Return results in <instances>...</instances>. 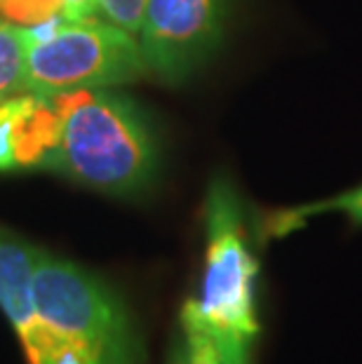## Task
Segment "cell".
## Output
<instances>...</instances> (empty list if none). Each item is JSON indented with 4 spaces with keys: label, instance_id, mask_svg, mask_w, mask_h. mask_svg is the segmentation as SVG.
I'll use <instances>...</instances> for the list:
<instances>
[{
    "label": "cell",
    "instance_id": "7a4b0ae2",
    "mask_svg": "<svg viewBox=\"0 0 362 364\" xmlns=\"http://www.w3.org/2000/svg\"><path fill=\"white\" fill-rule=\"evenodd\" d=\"M59 139L48 169L113 198H139L160 172V146L149 115L113 90L57 97Z\"/></svg>",
    "mask_w": 362,
    "mask_h": 364
},
{
    "label": "cell",
    "instance_id": "277c9868",
    "mask_svg": "<svg viewBox=\"0 0 362 364\" xmlns=\"http://www.w3.org/2000/svg\"><path fill=\"white\" fill-rule=\"evenodd\" d=\"M144 75L149 71L139 38L102 17H59L26 28V92L55 99L82 90H113Z\"/></svg>",
    "mask_w": 362,
    "mask_h": 364
},
{
    "label": "cell",
    "instance_id": "9c48e42d",
    "mask_svg": "<svg viewBox=\"0 0 362 364\" xmlns=\"http://www.w3.org/2000/svg\"><path fill=\"white\" fill-rule=\"evenodd\" d=\"M26 28L0 19V102L24 90Z\"/></svg>",
    "mask_w": 362,
    "mask_h": 364
},
{
    "label": "cell",
    "instance_id": "30bf717a",
    "mask_svg": "<svg viewBox=\"0 0 362 364\" xmlns=\"http://www.w3.org/2000/svg\"><path fill=\"white\" fill-rule=\"evenodd\" d=\"M95 3H97V14L104 21L127 31L129 36L139 38L149 0H95Z\"/></svg>",
    "mask_w": 362,
    "mask_h": 364
},
{
    "label": "cell",
    "instance_id": "52a82bcc",
    "mask_svg": "<svg viewBox=\"0 0 362 364\" xmlns=\"http://www.w3.org/2000/svg\"><path fill=\"white\" fill-rule=\"evenodd\" d=\"M254 348L228 343L179 317L165 364H252Z\"/></svg>",
    "mask_w": 362,
    "mask_h": 364
},
{
    "label": "cell",
    "instance_id": "ba28073f",
    "mask_svg": "<svg viewBox=\"0 0 362 364\" xmlns=\"http://www.w3.org/2000/svg\"><path fill=\"white\" fill-rule=\"evenodd\" d=\"M99 17L95 0H0V19L17 26H38L52 19Z\"/></svg>",
    "mask_w": 362,
    "mask_h": 364
},
{
    "label": "cell",
    "instance_id": "6da1fadb",
    "mask_svg": "<svg viewBox=\"0 0 362 364\" xmlns=\"http://www.w3.org/2000/svg\"><path fill=\"white\" fill-rule=\"evenodd\" d=\"M36 313L17 336L28 364H144L142 336L113 287L33 245Z\"/></svg>",
    "mask_w": 362,
    "mask_h": 364
},
{
    "label": "cell",
    "instance_id": "5b68a950",
    "mask_svg": "<svg viewBox=\"0 0 362 364\" xmlns=\"http://www.w3.org/2000/svg\"><path fill=\"white\" fill-rule=\"evenodd\" d=\"M230 0H149L139 31L146 71L167 85L191 78L223 41Z\"/></svg>",
    "mask_w": 362,
    "mask_h": 364
},
{
    "label": "cell",
    "instance_id": "3957f363",
    "mask_svg": "<svg viewBox=\"0 0 362 364\" xmlns=\"http://www.w3.org/2000/svg\"><path fill=\"white\" fill-rule=\"evenodd\" d=\"M205 252L198 289L179 317L228 343L254 348L259 320V259L247 209L228 176H214L205 198Z\"/></svg>",
    "mask_w": 362,
    "mask_h": 364
},
{
    "label": "cell",
    "instance_id": "8992f818",
    "mask_svg": "<svg viewBox=\"0 0 362 364\" xmlns=\"http://www.w3.org/2000/svg\"><path fill=\"white\" fill-rule=\"evenodd\" d=\"M325 214H341L351 226H362V183L325 200L294 205L287 209L284 207L275 209V212H271L259 223V237L280 240L299 228H304L315 216H325Z\"/></svg>",
    "mask_w": 362,
    "mask_h": 364
}]
</instances>
